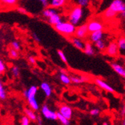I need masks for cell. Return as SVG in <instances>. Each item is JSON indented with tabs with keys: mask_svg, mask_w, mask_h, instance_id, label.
Returning a JSON list of instances; mask_svg holds the SVG:
<instances>
[{
	"mask_svg": "<svg viewBox=\"0 0 125 125\" xmlns=\"http://www.w3.org/2000/svg\"><path fill=\"white\" fill-rule=\"evenodd\" d=\"M86 14V10L85 8H83L79 5L73 6L70 12L68 13L67 19L68 21L75 26H78L79 25L83 24V22L85 20Z\"/></svg>",
	"mask_w": 125,
	"mask_h": 125,
	"instance_id": "1",
	"label": "cell"
},
{
	"mask_svg": "<svg viewBox=\"0 0 125 125\" xmlns=\"http://www.w3.org/2000/svg\"><path fill=\"white\" fill-rule=\"evenodd\" d=\"M76 27L69 21H62L54 26L55 31L66 37H72L74 35Z\"/></svg>",
	"mask_w": 125,
	"mask_h": 125,
	"instance_id": "2",
	"label": "cell"
},
{
	"mask_svg": "<svg viewBox=\"0 0 125 125\" xmlns=\"http://www.w3.org/2000/svg\"><path fill=\"white\" fill-rule=\"evenodd\" d=\"M88 34H89V31L88 29L87 23H83L76 27V31L74 34V35L76 37L83 40L88 37Z\"/></svg>",
	"mask_w": 125,
	"mask_h": 125,
	"instance_id": "3",
	"label": "cell"
},
{
	"mask_svg": "<svg viewBox=\"0 0 125 125\" xmlns=\"http://www.w3.org/2000/svg\"><path fill=\"white\" fill-rule=\"evenodd\" d=\"M87 26H88V29L89 33L104 29L103 22L99 20H97V19H94V20H90L87 23Z\"/></svg>",
	"mask_w": 125,
	"mask_h": 125,
	"instance_id": "4",
	"label": "cell"
},
{
	"mask_svg": "<svg viewBox=\"0 0 125 125\" xmlns=\"http://www.w3.org/2000/svg\"><path fill=\"white\" fill-rule=\"evenodd\" d=\"M105 52L109 57H112V58L117 57L118 55V47L117 42L115 41L110 42L107 45V47L105 50Z\"/></svg>",
	"mask_w": 125,
	"mask_h": 125,
	"instance_id": "5",
	"label": "cell"
},
{
	"mask_svg": "<svg viewBox=\"0 0 125 125\" xmlns=\"http://www.w3.org/2000/svg\"><path fill=\"white\" fill-rule=\"evenodd\" d=\"M109 8L114 10L115 13L120 14L125 10V2L123 0H112Z\"/></svg>",
	"mask_w": 125,
	"mask_h": 125,
	"instance_id": "6",
	"label": "cell"
},
{
	"mask_svg": "<svg viewBox=\"0 0 125 125\" xmlns=\"http://www.w3.org/2000/svg\"><path fill=\"white\" fill-rule=\"evenodd\" d=\"M41 112L43 115L47 119L49 120H52V121H55L58 120V117H57V112H55L54 111H52L50 109V108L47 106V105H44L42 109H41Z\"/></svg>",
	"mask_w": 125,
	"mask_h": 125,
	"instance_id": "7",
	"label": "cell"
},
{
	"mask_svg": "<svg viewBox=\"0 0 125 125\" xmlns=\"http://www.w3.org/2000/svg\"><path fill=\"white\" fill-rule=\"evenodd\" d=\"M105 34L103 30H99V31H96L94 32H91L89 34V41L92 43H95L100 40H102L104 38Z\"/></svg>",
	"mask_w": 125,
	"mask_h": 125,
	"instance_id": "8",
	"label": "cell"
},
{
	"mask_svg": "<svg viewBox=\"0 0 125 125\" xmlns=\"http://www.w3.org/2000/svg\"><path fill=\"white\" fill-rule=\"evenodd\" d=\"M70 41L75 48L83 52L85 48V42L83 39H80L76 36H72L71 37Z\"/></svg>",
	"mask_w": 125,
	"mask_h": 125,
	"instance_id": "9",
	"label": "cell"
},
{
	"mask_svg": "<svg viewBox=\"0 0 125 125\" xmlns=\"http://www.w3.org/2000/svg\"><path fill=\"white\" fill-rule=\"evenodd\" d=\"M94 83L100 88H103L104 90L106 91V92H110V93H114L115 92L114 88H112L107 83H106L104 80H102V79H98V78L95 79H94Z\"/></svg>",
	"mask_w": 125,
	"mask_h": 125,
	"instance_id": "10",
	"label": "cell"
},
{
	"mask_svg": "<svg viewBox=\"0 0 125 125\" xmlns=\"http://www.w3.org/2000/svg\"><path fill=\"white\" fill-rule=\"evenodd\" d=\"M59 112L63 116H64L66 118H67L68 120H71L72 116H73V110H72V109L70 106H67V105L61 106L60 109H59Z\"/></svg>",
	"mask_w": 125,
	"mask_h": 125,
	"instance_id": "11",
	"label": "cell"
},
{
	"mask_svg": "<svg viewBox=\"0 0 125 125\" xmlns=\"http://www.w3.org/2000/svg\"><path fill=\"white\" fill-rule=\"evenodd\" d=\"M83 52H85V55H88V56H93L95 55L96 51H95V47L94 45H93V43L89 41H85V48Z\"/></svg>",
	"mask_w": 125,
	"mask_h": 125,
	"instance_id": "12",
	"label": "cell"
},
{
	"mask_svg": "<svg viewBox=\"0 0 125 125\" xmlns=\"http://www.w3.org/2000/svg\"><path fill=\"white\" fill-rule=\"evenodd\" d=\"M117 43L118 47V55L121 58L125 59V37L122 36L119 38Z\"/></svg>",
	"mask_w": 125,
	"mask_h": 125,
	"instance_id": "13",
	"label": "cell"
},
{
	"mask_svg": "<svg viewBox=\"0 0 125 125\" xmlns=\"http://www.w3.org/2000/svg\"><path fill=\"white\" fill-rule=\"evenodd\" d=\"M47 21H48V22L50 24V25H52V26H55V25H56V24H58V23H59L60 22H62V17H61V15L59 14V12L57 11V12H55V14H53L52 16H50L49 18H47Z\"/></svg>",
	"mask_w": 125,
	"mask_h": 125,
	"instance_id": "14",
	"label": "cell"
},
{
	"mask_svg": "<svg viewBox=\"0 0 125 125\" xmlns=\"http://www.w3.org/2000/svg\"><path fill=\"white\" fill-rule=\"evenodd\" d=\"M111 67L117 74L123 76V75L125 73V67H124V65L118 62H113V63H111Z\"/></svg>",
	"mask_w": 125,
	"mask_h": 125,
	"instance_id": "15",
	"label": "cell"
},
{
	"mask_svg": "<svg viewBox=\"0 0 125 125\" xmlns=\"http://www.w3.org/2000/svg\"><path fill=\"white\" fill-rule=\"evenodd\" d=\"M37 92H38V87L35 86V85H32L28 90L25 91L24 95L28 100H29V99H31V98H35V96H36Z\"/></svg>",
	"mask_w": 125,
	"mask_h": 125,
	"instance_id": "16",
	"label": "cell"
},
{
	"mask_svg": "<svg viewBox=\"0 0 125 125\" xmlns=\"http://www.w3.org/2000/svg\"><path fill=\"white\" fill-rule=\"evenodd\" d=\"M67 0H49V7L58 9L64 7Z\"/></svg>",
	"mask_w": 125,
	"mask_h": 125,
	"instance_id": "17",
	"label": "cell"
},
{
	"mask_svg": "<svg viewBox=\"0 0 125 125\" xmlns=\"http://www.w3.org/2000/svg\"><path fill=\"white\" fill-rule=\"evenodd\" d=\"M41 88L43 92V93L45 94L47 97H50L52 94V88L50 85V84L48 83L43 82L41 84Z\"/></svg>",
	"mask_w": 125,
	"mask_h": 125,
	"instance_id": "18",
	"label": "cell"
},
{
	"mask_svg": "<svg viewBox=\"0 0 125 125\" xmlns=\"http://www.w3.org/2000/svg\"><path fill=\"white\" fill-rule=\"evenodd\" d=\"M94 47L100 52H103V51H105L107 45H106V41L104 39H102V40H100L95 43H94Z\"/></svg>",
	"mask_w": 125,
	"mask_h": 125,
	"instance_id": "19",
	"label": "cell"
},
{
	"mask_svg": "<svg viewBox=\"0 0 125 125\" xmlns=\"http://www.w3.org/2000/svg\"><path fill=\"white\" fill-rule=\"evenodd\" d=\"M71 82L75 84H80L85 83V81L88 80V78L86 76H73L71 77Z\"/></svg>",
	"mask_w": 125,
	"mask_h": 125,
	"instance_id": "20",
	"label": "cell"
},
{
	"mask_svg": "<svg viewBox=\"0 0 125 125\" xmlns=\"http://www.w3.org/2000/svg\"><path fill=\"white\" fill-rule=\"evenodd\" d=\"M117 14H118L115 13V11L113 10H112L110 8H107L104 10V12L103 13V15L106 19H112V18H114L115 17H116Z\"/></svg>",
	"mask_w": 125,
	"mask_h": 125,
	"instance_id": "21",
	"label": "cell"
},
{
	"mask_svg": "<svg viewBox=\"0 0 125 125\" xmlns=\"http://www.w3.org/2000/svg\"><path fill=\"white\" fill-rule=\"evenodd\" d=\"M59 79L60 80L62 83L65 84V85H69L71 84V77L68 76L66 73H64V72L60 73L59 75Z\"/></svg>",
	"mask_w": 125,
	"mask_h": 125,
	"instance_id": "22",
	"label": "cell"
},
{
	"mask_svg": "<svg viewBox=\"0 0 125 125\" xmlns=\"http://www.w3.org/2000/svg\"><path fill=\"white\" fill-rule=\"evenodd\" d=\"M18 0H0V4L5 7H12L17 3Z\"/></svg>",
	"mask_w": 125,
	"mask_h": 125,
	"instance_id": "23",
	"label": "cell"
},
{
	"mask_svg": "<svg viewBox=\"0 0 125 125\" xmlns=\"http://www.w3.org/2000/svg\"><path fill=\"white\" fill-rule=\"evenodd\" d=\"M25 113L26 116L31 121H36L37 119V116L35 115V113L32 110L29 109H25Z\"/></svg>",
	"mask_w": 125,
	"mask_h": 125,
	"instance_id": "24",
	"label": "cell"
},
{
	"mask_svg": "<svg viewBox=\"0 0 125 125\" xmlns=\"http://www.w3.org/2000/svg\"><path fill=\"white\" fill-rule=\"evenodd\" d=\"M29 101V104L30 105V106L34 109V110H38L39 109V105H38V103L36 100V98H31V99H29L28 100Z\"/></svg>",
	"mask_w": 125,
	"mask_h": 125,
	"instance_id": "25",
	"label": "cell"
},
{
	"mask_svg": "<svg viewBox=\"0 0 125 125\" xmlns=\"http://www.w3.org/2000/svg\"><path fill=\"white\" fill-rule=\"evenodd\" d=\"M57 117H58V120L63 124V125H70V120H68L67 118H66L64 116H63L61 113L59 112H57Z\"/></svg>",
	"mask_w": 125,
	"mask_h": 125,
	"instance_id": "26",
	"label": "cell"
},
{
	"mask_svg": "<svg viewBox=\"0 0 125 125\" xmlns=\"http://www.w3.org/2000/svg\"><path fill=\"white\" fill-rule=\"evenodd\" d=\"M90 2H91V0H74V2L77 5H79L85 8H86L89 5Z\"/></svg>",
	"mask_w": 125,
	"mask_h": 125,
	"instance_id": "27",
	"label": "cell"
},
{
	"mask_svg": "<svg viewBox=\"0 0 125 125\" xmlns=\"http://www.w3.org/2000/svg\"><path fill=\"white\" fill-rule=\"evenodd\" d=\"M6 97V92L3 87V85L0 80V99L1 100H4Z\"/></svg>",
	"mask_w": 125,
	"mask_h": 125,
	"instance_id": "28",
	"label": "cell"
},
{
	"mask_svg": "<svg viewBox=\"0 0 125 125\" xmlns=\"http://www.w3.org/2000/svg\"><path fill=\"white\" fill-rule=\"evenodd\" d=\"M57 53H58V55H59V58L61 59V60H62L64 63L67 64V57H66V55H65L64 52L62 50H58V51H57Z\"/></svg>",
	"mask_w": 125,
	"mask_h": 125,
	"instance_id": "29",
	"label": "cell"
},
{
	"mask_svg": "<svg viewBox=\"0 0 125 125\" xmlns=\"http://www.w3.org/2000/svg\"><path fill=\"white\" fill-rule=\"evenodd\" d=\"M9 55H10V57L12 58V59H17L18 57V51L14 50V49H11L9 52Z\"/></svg>",
	"mask_w": 125,
	"mask_h": 125,
	"instance_id": "30",
	"label": "cell"
},
{
	"mask_svg": "<svg viewBox=\"0 0 125 125\" xmlns=\"http://www.w3.org/2000/svg\"><path fill=\"white\" fill-rule=\"evenodd\" d=\"M11 72H12V74H13L15 77L19 76V74H20L19 67H17V66H14V67H12V69H11Z\"/></svg>",
	"mask_w": 125,
	"mask_h": 125,
	"instance_id": "31",
	"label": "cell"
},
{
	"mask_svg": "<svg viewBox=\"0 0 125 125\" xmlns=\"http://www.w3.org/2000/svg\"><path fill=\"white\" fill-rule=\"evenodd\" d=\"M11 47H12V49H14L17 51L20 50V45L18 41H13L11 43Z\"/></svg>",
	"mask_w": 125,
	"mask_h": 125,
	"instance_id": "32",
	"label": "cell"
},
{
	"mask_svg": "<svg viewBox=\"0 0 125 125\" xmlns=\"http://www.w3.org/2000/svg\"><path fill=\"white\" fill-rule=\"evenodd\" d=\"M21 125H29V118L27 116H23L22 118Z\"/></svg>",
	"mask_w": 125,
	"mask_h": 125,
	"instance_id": "33",
	"label": "cell"
},
{
	"mask_svg": "<svg viewBox=\"0 0 125 125\" xmlns=\"http://www.w3.org/2000/svg\"><path fill=\"white\" fill-rule=\"evenodd\" d=\"M5 71V65L2 59H0V74H2Z\"/></svg>",
	"mask_w": 125,
	"mask_h": 125,
	"instance_id": "34",
	"label": "cell"
},
{
	"mask_svg": "<svg viewBox=\"0 0 125 125\" xmlns=\"http://www.w3.org/2000/svg\"><path fill=\"white\" fill-rule=\"evenodd\" d=\"M90 114H91V115H93V116L98 115L100 114V110L98 109H93L90 111Z\"/></svg>",
	"mask_w": 125,
	"mask_h": 125,
	"instance_id": "35",
	"label": "cell"
},
{
	"mask_svg": "<svg viewBox=\"0 0 125 125\" xmlns=\"http://www.w3.org/2000/svg\"><path fill=\"white\" fill-rule=\"evenodd\" d=\"M37 1L40 2V3L42 5L43 7L46 8L49 6V0H37Z\"/></svg>",
	"mask_w": 125,
	"mask_h": 125,
	"instance_id": "36",
	"label": "cell"
},
{
	"mask_svg": "<svg viewBox=\"0 0 125 125\" xmlns=\"http://www.w3.org/2000/svg\"><path fill=\"white\" fill-rule=\"evenodd\" d=\"M29 62L31 64H35V63H36L35 58H34L33 56H30V57L29 58Z\"/></svg>",
	"mask_w": 125,
	"mask_h": 125,
	"instance_id": "37",
	"label": "cell"
},
{
	"mask_svg": "<svg viewBox=\"0 0 125 125\" xmlns=\"http://www.w3.org/2000/svg\"><path fill=\"white\" fill-rule=\"evenodd\" d=\"M17 10L19 11L20 13L21 14H26L27 13V11L26 10V9H24L23 8H22V7H20L17 8Z\"/></svg>",
	"mask_w": 125,
	"mask_h": 125,
	"instance_id": "38",
	"label": "cell"
},
{
	"mask_svg": "<svg viewBox=\"0 0 125 125\" xmlns=\"http://www.w3.org/2000/svg\"><path fill=\"white\" fill-rule=\"evenodd\" d=\"M32 38H34V40H35L37 42H39L41 40H40V38H38V36L37 35V34H35V33H33L32 34Z\"/></svg>",
	"mask_w": 125,
	"mask_h": 125,
	"instance_id": "39",
	"label": "cell"
},
{
	"mask_svg": "<svg viewBox=\"0 0 125 125\" xmlns=\"http://www.w3.org/2000/svg\"><path fill=\"white\" fill-rule=\"evenodd\" d=\"M120 16H121L122 18L125 19V10H124V11H122L121 13H120Z\"/></svg>",
	"mask_w": 125,
	"mask_h": 125,
	"instance_id": "40",
	"label": "cell"
},
{
	"mask_svg": "<svg viewBox=\"0 0 125 125\" xmlns=\"http://www.w3.org/2000/svg\"><path fill=\"white\" fill-rule=\"evenodd\" d=\"M121 115H125V106H124L122 110H121Z\"/></svg>",
	"mask_w": 125,
	"mask_h": 125,
	"instance_id": "41",
	"label": "cell"
},
{
	"mask_svg": "<svg viewBox=\"0 0 125 125\" xmlns=\"http://www.w3.org/2000/svg\"><path fill=\"white\" fill-rule=\"evenodd\" d=\"M38 123H39V124H40V125H41V124H42V121H41V119L40 116H38Z\"/></svg>",
	"mask_w": 125,
	"mask_h": 125,
	"instance_id": "42",
	"label": "cell"
},
{
	"mask_svg": "<svg viewBox=\"0 0 125 125\" xmlns=\"http://www.w3.org/2000/svg\"><path fill=\"white\" fill-rule=\"evenodd\" d=\"M122 125H125V118L123 120V122H122Z\"/></svg>",
	"mask_w": 125,
	"mask_h": 125,
	"instance_id": "43",
	"label": "cell"
},
{
	"mask_svg": "<svg viewBox=\"0 0 125 125\" xmlns=\"http://www.w3.org/2000/svg\"><path fill=\"white\" fill-rule=\"evenodd\" d=\"M103 125H108V124H107L106 122H104V123L103 124Z\"/></svg>",
	"mask_w": 125,
	"mask_h": 125,
	"instance_id": "44",
	"label": "cell"
},
{
	"mask_svg": "<svg viewBox=\"0 0 125 125\" xmlns=\"http://www.w3.org/2000/svg\"><path fill=\"white\" fill-rule=\"evenodd\" d=\"M123 77H124V78H125V73H124V74L123 75Z\"/></svg>",
	"mask_w": 125,
	"mask_h": 125,
	"instance_id": "45",
	"label": "cell"
},
{
	"mask_svg": "<svg viewBox=\"0 0 125 125\" xmlns=\"http://www.w3.org/2000/svg\"><path fill=\"white\" fill-rule=\"evenodd\" d=\"M124 64H125V62H124Z\"/></svg>",
	"mask_w": 125,
	"mask_h": 125,
	"instance_id": "46",
	"label": "cell"
}]
</instances>
